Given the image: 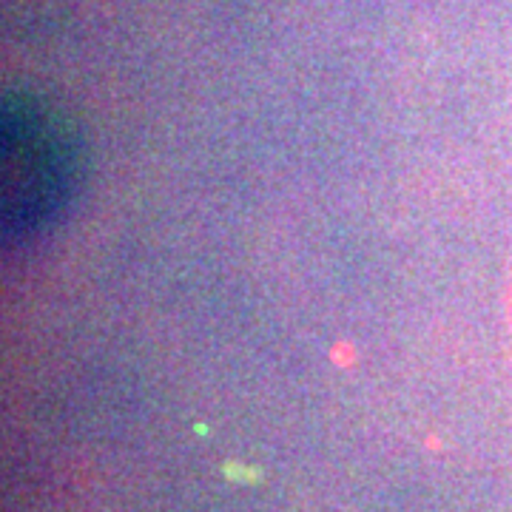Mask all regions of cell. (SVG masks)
I'll list each match as a JSON object with an SVG mask.
<instances>
[{
	"instance_id": "cell-1",
	"label": "cell",
	"mask_w": 512,
	"mask_h": 512,
	"mask_svg": "<svg viewBox=\"0 0 512 512\" xmlns=\"http://www.w3.org/2000/svg\"><path fill=\"white\" fill-rule=\"evenodd\" d=\"M3 237L26 242L69 211L83 177L80 131L63 111L35 94H9L0 120Z\"/></svg>"
}]
</instances>
